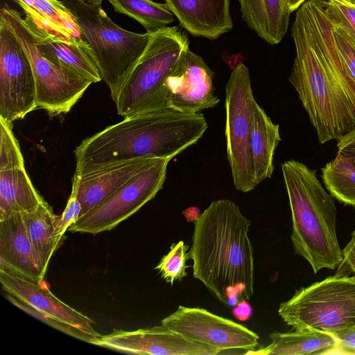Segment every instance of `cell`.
Listing matches in <instances>:
<instances>
[{
  "label": "cell",
  "mask_w": 355,
  "mask_h": 355,
  "mask_svg": "<svg viewBox=\"0 0 355 355\" xmlns=\"http://www.w3.org/2000/svg\"><path fill=\"white\" fill-rule=\"evenodd\" d=\"M324 1H306L296 12V55L288 78L320 144L355 127V80L337 51Z\"/></svg>",
  "instance_id": "cell-1"
},
{
  "label": "cell",
  "mask_w": 355,
  "mask_h": 355,
  "mask_svg": "<svg viewBox=\"0 0 355 355\" xmlns=\"http://www.w3.org/2000/svg\"><path fill=\"white\" fill-rule=\"evenodd\" d=\"M251 225L228 199L212 201L194 220L189 249L193 277L226 306H234L254 294Z\"/></svg>",
  "instance_id": "cell-2"
},
{
  "label": "cell",
  "mask_w": 355,
  "mask_h": 355,
  "mask_svg": "<svg viewBox=\"0 0 355 355\" xmlns=\"http://www.w3.org/2000/svg\"><path fill=\"white\" fill-rule=\"evenodd\" d=\"M83 139L74 150L75 174L138 158L173 159L196 144L208 128L201 112L166 108L139 114Z\"/></svg>",
  "instance_id": "cell-3"
},
{
  "label": "cell",
  "mask_w": 355,
  "mask_h": 355,
  "mask_svg": "<svg viewBox=\"0 0 355 355\" xmlns=\"http://www.w3.org/2000/svg\"><path fill=\"white\" fill-rule=\"evenodd\" d=\"M292 216L294 252L314 273L334 270L343 260L336 234L337 209L333 196L322 185L315 171L294 159L281 165Z\"/></svg>",
  "instance_id": "cell-4"
},
{
  "label": "cell",
  "mask_w": 355,
  "mask_h": 355,
  "mask_svg": "<svg viewBox=\"0 0 355 355\" xmlns=\"http://www.w3.org/2000/svg\"><path fill=\"white\" fill-rule=\"evenodd\" d=\"M89 44L92 57L114 101L139 59L151 33H136L115 24L101 8L82 0H62Z\"/></svg>",
  "instance_id": "cell-5"
},
{
  "label": "cell",
  "mask_w": 355,
  "mask_h": 355,
  "mask_svg": "<svg viewBox=\"0 0 355 355\" xmlns=\"http://www.w3.org/2000/svg\"><path fill=\"white\" fill-rule=\"evenodd\" d=\"M189 44L186 33L178 26L153 33L114 100L118 114L127 118L168 108L164 81Z\"/></svg>",
  "instance_id": "cell-6"
},
{
  "label": "cell",
  "mask_w": 355,
  "mask_h": 355,
  "mask_svg": "<svg viewBox=\"0 0 355 355\" xmlns=\"http://www.w3.org/2000/svg\"><path fill=\"white\" fill-rule=\"evenodd\" d=\"M278 313L295 330L336 334L355 325V277L335 275L295 291Z\"/></svg>",
  "instance_id": "cell-7"
},
{
  "label": "cell",
  "mask_w": 355,
  "mask_h": 355,
  "mask_svg": "<svg viewBox=\"0 0 355 355\" xmlns=\"http://www.w3.org/2000/svg\"><path fill=\"white\" fill-rule=\"evenodd\" d=\"M0 20L12 31L30 59L35 79L37 109L44 110L52 116L68 113L92 83L46 58L37 48L17 10L5 4L0 10Z\"/></svg>",
  "instance_id": "cell-8"
},
{
  "label": "cell",
  "mask_w": 355,
  "mask_h": 355,
  "mask_svg": "<svg viewBox=\"0 0 355 355\" xmlns=\"http://www.w3.org/2000/svg\"><path fill=\"white\" fill-rule=\"evenodd\" d=\"M255 101L249 69L240 62L232 69L225 85V137L234 185L243 193L257 187L250 150Z\"/></svg>",
  "instance_id": "cell-9"
},
{
  "label": "cell",
  "mask_w": 355,
  "mask_h": 355,
  "mask_svg": "<svg viewBox=\"0 0 355 355\" xmlns=\"http://www.w3.org/2000/svg\"><path fill=\"white\" fill-rule=\"evenodd\" d=\"M169 162L166 158H152L119 190L80 216L67 230L97 234L116 227L163 188Z\"/></svg>",
  "instance_id": "cell-10"
},
{
  "label": "cell",
  "mask_w": 355,
  "mask_h": 355,
  "mask_svg": "<svg viewBox=\"0 0 355 355\" xmlns=\"http://www.w3.org/2000/svg\"><path fill=\"white\" fill-rule=\"evenodd\" d=\"M35 109L36 84L30 59L0 20V119L12 123Z\"/></svg>",
  "instance_id": "cell-11"
},
{
  "label": "cell",
  "mask_w": 355,
  "mask_h": 355,
  "mask_svg": "<svg viewBox=\"0 0 355 355\" xmlns=\"http://www.w3.org/2000/svg\"><path fill=\"white\" fill-rule=\"evenodd\" d=\"M161 324L186 338L218 349L245 350L258 346L259 336L245 326L198 307L180 305Z\"/></svg>",
  "instance_id": "cell-12"
},
{
  "label": "cell",
  "mask_w": 355,
  "mask_h": 355,
  "mask_svg": "<svg viewBox=\"0 0 355 355\" xmlns=\"http://www.w3.org/2000/svg\"><path fill=\"white\" fill-rule=\"evenodd\" d=\"M214 76L204 60L187 49L164 81L168 107L193 114L216 106Z\"/></svg>",
  "instance_id": "cell-13"
},
{
  "label": "cell",
  "mask_w": 355,
  "mask_h": 355,
  "mask_svg": "<svg viewBox=\"0 0 355 355\" xmlns=\"http://www.w3.org/2000/svg\"><path fill=\"white\" fill-rule=\"evenodd\" d=\"M92 345L134 354L216 355L210 346L190 340L163 325L134 331L113 330L96 339Z\"/></svg>",
  "instance_id": "cell-14"
},
{
  "label": "cell",
  "mask_w": 355,
  "mask_h": 355,
  "mask_svg": "<svg viewBox=\"0 0 355 355\" xmlns=\"http://www.w3.org/2000/svg\"><path fill=\"white\" fill-rule=\"evenodd\" d=\"M2 288L35 309L98 338L94 321L55 297L46 282H35L0 269Z\"/></svg>",
  "instance_id": "cell-15"
},
{
  "label": "cell",
  "mask_w": 355,
  "mask_h": 355,
  "mask_svg": "<svg viewBox=\"0 0 355 355\" xmlns=\"http://www.w3.org/2000/svg\"><path fill=\"white\" fill-rule=\"evenodd\" d=\"M0 269L41 282L46 270L30 239L22 213L0 220Z\"/></svg>",
  "instance_id": "cell-16"
},
{
  "label": "cell",
  "mask_w": 355,
  "mask_h": 355,
  "mask_svg": "<svg viewBox=\"0 0 355 355\" xmlns=\"http://www.w3.org/2000/svg\"><path fill=\"white\" fill-rule=\"evenodd\" d=\"M152 158L132 159L85 173H74L71 192L76 196L81 205L80 216L119 190Z\"/></svg>",
  "instance_id": "cell-17"
},
{
  "label": "cell",
  "mask_w": 355,
  "mask_h": 355,
  "mask_svg": "<svg viewBox=\"0 0 355 355\" xmlns=\"http://www.w3.org/2000/svg\"><path fill=\"white\" fill-rule=\"evenodd\" d=\"M24 20L37 48L46 58L92 83L102 80L90 46L85 40H64L43 29L27 15Z\"/></svg>",
  "instance_id": "cell-18"
},
{
  "label": "cell",
  "mask_w": 355,
  "mask_h": 355,
  "mask_svg": "<svg viewBox=\"0 0 355 355\" xmlns=\"http://www.w3.org/2000/svg\"><path fill=\"white\" fill-rule=\"evenodd\" d=\"M182 28L195 37L216 40L232 30L230 0H165Z\"/></svg>",
  "instance_id": "cell-19"
},
{
  "label": "cell",
  "mask_w": 355,
  "mask_h": 355,
  "mask_svg": "<svg viewBox=\"0 0 355 355\" xmlns=\"http://www.w3.org/2000/svg\"><path fill=\"white\" fill-rule=\"evenodd\" d=\"M248 26L271 45L279 44L287 33L291 12L286 0H237Z\"/></svg>",
  "instance_id": "cell-20"
},
{
  "label": "cell",
  "mask_w": 355,
  "mask_h": 355,
  "mask_svg": "<svg viewBox=\"0 0 355 355\" xmlns=\"http://www.w3.org/2000/svg\"><path fill=\"white\" fill-rule=\"evenodd\" d=\"M280 141L279 125L273 123L265 110L255 101L250 150L254 182L257 186L271 178L275 168V152Z\"/></svg>",
  "instance_id": "cell-21"
},
{
  "label": "cell",
  "mask_w": 355,
  "mask_h": 355,
  "mask_svg": "<svg viewBox=\"0 0 355 355\" xmlns=\"http://www.w3.org/2000/svg\"><path fill=\"white\" fill-rule=\"evenodd\" d=\"M271 343L247 352L251 355H318L336 354L338 340L328 333L312 330L292 332H273L269 335Z\"/></svg>",
  "instance_id": "cell-22"
},
{
  "label": "cell",
  "mask_w": 355,
  "mask_h": 355,
  "mask_svg": "<svg viewBox=\"0 0 355 355\" xmlns=\"http://www.w3.org/2000/svg\"><path fill=\"white\" fill-rule=\"evenodd\" d=\"M44 200L24 166L0 170V220L16 213H31Z\"/></svg>",
  "instance_id": "cell-23"
},
{
  "label": "cell",
  "mask_w": 355,
  "mask_h": 355,
  "mask_svg": "<svg viewBox=\"0 0 355 355\" xmlns=\"http://www.w3.org/2000/svg\"><path fill=\"white\" fill-rule=\"evenodd\" d=\"M39 26L68 40H84L75 19L58 0H13Z\"/></svg>",
  "instance_id": "cell-24"
},
{
  "label": "cell",
  "mask_w": 355,
  "mask_h": 355,
  "mask_svg": "<svg viewBox=\"0 0 355 355\" xmlns=\"http://www.w3.org/2000/svg\"><path fill=\"white\" fill-rule=\"evenodd\" d=\"M22 214L30 239L47 270L52 255L58 248L53 237L58 216L44 200L36 211Z\"/></svg>",
  "instance_id": "cell-25"
},
{
  "label": "cell",
  "mask_w": 355,
  "mask_h": 355,
  "mask_svg": "<svg viewBox=\"0 0 355 355\" xmlns=\"http://www.w3.org/2000/svg\"><path fill=\"white\" fill-rule=\"evenodd\" d=\"M115 12L126 15L141 24L146 33H154L174 21L166 4L152 0H108Z\"/></svg>",
  "instance_id": "cell-26"
},
{
  "label": "cell",
  "mask_w": 355,
  "mask_h": 355,
  "mask_svg": "<svg viewBox=\"0 0 355 355\" xmlns=\"http://www.w3.org/2000/svg\"><path fill=\"white\" fill-rule=\"evenodd\" d=\"M328 191L340 202L355 208V166L343 157H336L322 168Z\"/></svg>",
  "instance_id": "cell-27"
},
{
  "label": "cell",
  "mask_w": 355,
  "mask_h": 355,
  "mask_svg": "<svg viewBox=\"0 0 355 355\" xmlns=\"http://www.w3.org/2000/svg\"><path fill=\"white\" fill-rule=\"evenodd\" d=\"M188 245L184 241L172 243L170 250L164 255L155 269L158 270L162 277L173 285L175 280L182 281L187 276V261L190 259Z\"/></svg>",
  "instance_id": "cell-28"
},
{
  "label": "cell",
  "mask_w": 355,
  "mask_h": 355,
  "mask_svg": "<svg viewBox=\"0 0 355 355\" xmlns=\"http://www.w3.org/2000/svg\"><path fill=\"white\" fill-rule=\"evenodd\" d=\"M0 170L24 166L12 123L0 119Z\"/></svg>",
  "instance_id": "cell-29"
},
{
  "label": "cell",
  "mask_w": 355,
  "mask_h": 355,
  "mask_svg": "<svg viewBox=\"0 0 355 355\" xmlns=\"http://www.w3.org/2000/svg\"><path fill=\"white\" fill-rule=\"evenodd\" d=\"M6 298L10 303L23 311L65 334L90 344H92V343L96 339H97L75 327L62 322L53 317L49 316L35 309L30 305L19 300L17 298L10 294L8 293L6 295Z\"/></svg>",
  "instance_id": "cell-30"
},
{
  "label": "cell",
  "mask_w": 355,
  "mask_h": 355,
  "mask_svg": "<svg viewBox=\"0 0 355 355\" xmlns=\"http://www.w3.org/2000/svg\"><path fill=\"white\" fill-rule=\"evenodd\" d=\"M324 10L329 20L343 27L355 40V5L347 0L324 1Z\"/></svg>",
  "instance_id": "cell-31"
},
{
  "label": "cell",
  "mask_w": 355,
  "mask_h": 355,
  "mask_svg": "<svg viewBox=\"0 0 355 355\" xmlns=\"http://www.w3.org/2000/svg\"><path fill=\"white\" fill-rule=\"evenodd\" d=\"M331 24L337 51L348 72L355 80V40L341 26L331 21Z\"/></svg>",
  "instance_id": "cell-32"
},
{
  "label": "cell",
  "mask_w": 355,
  "mask_h": 355,
  "mask_svg": "<svg viewBox=\"0 0 355 355\" xmlns=\"http://www.w3.org/2000/svg\"><path fill=\"white\" fill-rule=\"evenodd\" d=\"M81 210V205L76 196L71 192L64 211L60 216H57L55 222L53 237L58 248L66 231L80 217Z\"/></svg>",
  "instance_id": "cell-33"
},
{
  "label": "cell",
  "mask_w": 355,
  "mask_h": 355,
  "mask_svg": "<svg viewBox=\"0 0 355 355\" xmlns=\"http://www.w3.org/2000/svg\"><path fill=\"white\" fill-rule=\"evenodd\" d=\"M337 140V155L355 166V127Z\"/></svg>",
  "instance_id": "cell-34"
},
{
  "label": "cell",
  "mask_w": 355,
  "mask_h": 355,
  "mask_svg": "<svg viewBox=\"0 0 355 355\" xmlns=\"http://www.w3.org/2000/svg\"><path fill=\"white\" fill-rule=\"evenodd\" d=\"M338 275L355 277V243L349 242L343 251V260L338 266Z\"/></svg>",
  "instance_id": "cell-35"
},
{
  "label": "cell",
  "mask_w": 355,
  "mask_h": 355,
  "mask_svg": "<svg viewBox=\"0 0 355 355\" xmlns=\"http://www.w3.org/2000/svg\"><path fill=\"white\" fill-rule=\"evenodd\" d=\"M334 336L338 340L336 354H355V325Z\"/></svg>",
  "instance_id": "cell-36"
},
{
  "label": "cell",
  "mask_w": 355,
  "mask_h": 355,
  "mask_svg": "<svg viewBox=\"0 0 355 355\" xmlns=\"http://www.w3.org/2000/svg\"><path fill=\"white\" fill-rule=\"evenodd\" d=\"M252 308L245 300H240L233 308L232 314L240 321H246L252 315Z\"/></svg>",
  "instance_id": "cell-37"
},
{
  "label": "cell",
  "mask_w": 355,
  "mask_h": 355,
  "mask_svg": "<svg viewBox=\"0 0 355 355\" xmlns=\"http://www.w3.org/2000/svg\"><path fill=\"white\" fill-rule=\"evenodd\" d=\"M305 1L306 0H286L287 6L291 13L300 7Z\"/></svg>",
  "instance_id": "cell-38"
},
{
  "label": "cell",
  "mask_w": 355,
  "mask_h": 355,
  "mask_svg": "<svg viewBox=\"0 0 355 355\" xmlns=\"http://www.w3.org/2000/svg\"><path fill=\"white\" fill-rule=\"evenodd\" d=\"M89 4H92V5H96V6H98V5H101V3L103 2V0H82Z\"/></svg>",
  "instance_id": "cell-39"
},
{
  "label": "cell",
  "mask_w": 355,
  "mask_h": 355,
  "mask_svg": "<svg viewBox=\"0 0 355 355\" xmlns=\"http://www.w3.org/2000/svg\"><path fill=\"white\" fill-rule=\"evenodd\" d=\"M350 242L355 243V230L352 233V239Z\"/></svg>",
  "instance_id": "cell-40"
},
{
  "label": "cell",
  "mask_w": 355,
  "mask_h": 355,
  "mask_svg": "<svg viewBox=\"0 0 355 355\" xmlns=\"http://www.w3.org/2000/svg\"><path fill=\"white\" fill-rule=\"evenodd\" d=\"M347 1L352 4H355V0H347Z\"/></svg>",
  "instance_id": "cell-41"
},
{
  "label": "cell",
  "mask_w": 355,
  "mask_h": 355,
  "mask_svg": "<svg viewBox=\"0 0 355 355\" xmlns=\"http://www.w3.org/2000/svg\"><path fill=\"white\" fill-rule=\"evenodd\" d=\"M355 5V4H354Z\"/></svg>",
  "instance_id": "cell-42"
}]
</instances>
